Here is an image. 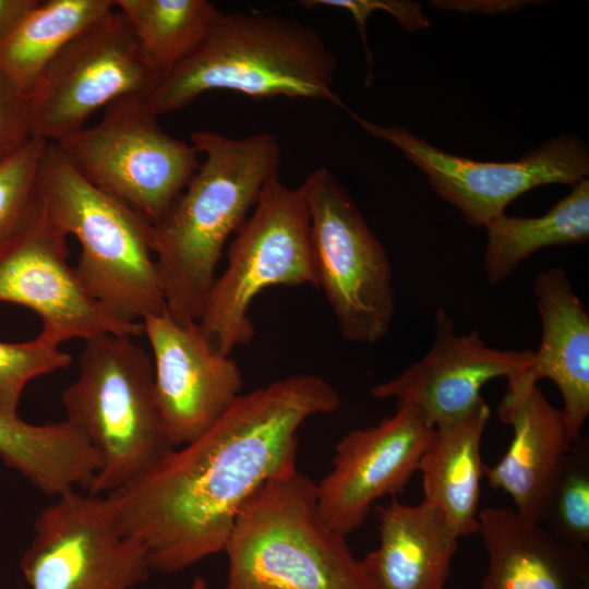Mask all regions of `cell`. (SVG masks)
I'll return each mask as SVG.
<instances>
[{"instance_id": "27", "label": "cell", "mask_w": 589, "mask_h": 589, "mask_svg": "<svg viewBox=\"0 0 589 589\" xmlns=\"http://www.w3.org/2000/svg\"><path fill=\"white\" fill-rule=\"evenodd\" d=\"M47 143L33 139L19 153L0 163V247L41 211L38 173Z\"/></svg>"}, {"instance_id": "28", "label": "cell", "mask_w": 589, "mask_h": 589, "mask_svg": "<svg viewBox=\"0 0 589 589\" xmlns=\"http://www.w3.org/2000/svg\"><path fill=\"white\" fill-rule=\"evenodd\" d=\"M70 363L69 353L39 336L24 342L0 341V410L17 413L24 388L32 380Z\"/></svg>"}, {"instance_id": "9", "label": "cell", "mask_w": 589, "mask_h": 589, "mask_svg": "<svg viewBox=\"0 0 589 589\" xmlns=\"http://www.w3.org/2000/svg\"><path fill=\"white\" fill-rule=\"evenodd\" d=\"M104 109L99 122L56 144L88 183L153 223L197 169V152L160 128L147 97L125 96Z\"/></svg>"}, {"instance_id": "19", "label": "cell", "mask_w": 589, "mask_h": 589, "mask_svg": "<svg viewBox=\"0 0 589 589\" xmlns=\"http://www.w3.org/2000/svg\"><path fill=\"white\" fill-rule=\"evenodd\" d=\"M488 554L480 589H589L586 548L568 544L512 507L479 512Z\"/></svg>"}, {"instance_id": "16", "label": "cell", "mask_w": 589, "mask_h": 589, "mask_svg": "<svg viewBox=\"0 0 589 589\" xmlns=\"http://www.w3.org/2000/svg\"><path fill=\"white\" fill-rule=\"evenodd\" d=\"M435 338L430 350L395 377L374 385L378 399L419 410L434 428L460 418L484 399L482 387L529 368L533 351L490 347L477 330L458 334L445 309L435 311Z\"/></svg>"}, {"instance_id": "14", "label": "cell", "mask_w": 589, "mask_h": 589, "mask_svg": "<svg viewBox=\"0 0 589 589\" xmlns=\"http://www.w3.org/2000/svg\"><path fill=\"white\" fill-rule=\"evenodd\" d=\"M154 368L155 399L168 441L181 447L205 433L242 394L238 362L221 353L197 322L166 311L142 321Z\"/></svg>"}, {"instance_id": "2", "label": "cell", "mask_w": 589, "mask_h": 589, "mask_svg": "<svg viewBox=\"0 0 589 589\" xmlns=\"http://www.w3.org/2000/svg\"><path fill=\"white\" fill-rule=\"evenodd\" d=\"M191 144L204 160L152 223L166 312L180 322L199 321L227 240L278 175L280 163L279 144L268 132L232 139L197 131Z\"/></svg>"}, {"instance_id": "22", "label": "cell", "mask_w": 589, "mask_h": 589, "mask_svg": "<svg viewBox=\"0 0 589 589\" xmlns=\"http://www.w3.org/2000/svg\"><path fill=\"white\" fill-rule=\"evenodd\" d=\"M0 458L53 498L88 489L101 466L97 450L67 420L33 424L1 410Z\"/></svg>"}, {"instance_id": "15", "label": "cell", "mask_w": 589, "mask_h": 589, "mask_svg": "<svg viewBox=\"0 0 589 589\" xmlns=\"http://www.w3.org/2000/svg\"><path fill=\"white\" fill-rule=\"evenodd\" d=\"M433 429L419 410L397 406L377 424L341 437L332 470L316 483L324 521L344 536L360 528L378 500L408 484Z\"/></svg>"}, {"instance_id": "3", "label": "cell", "mask_w": 589, "mask_h": 589, "mask_svg": "<svg viewBox=\"0 0 589 589\" xmlns=\"http://www.w3.org/2000/svg\"><path fill=\"white\" fill-rule=\"evenodd\" d=\"M335 68L321 35L306 25L267 13L220 12L201 44L159 79L148 104L160 116L204 93L229 91L326 100L348 110L333 91Z\"/></svg>"}, {"instance_id": "33", "label": "cell", "mask_w": 589, "mask_h": 589, "mask_svg": "<svg viewBox=\"0 0 589 589\" xmlns=\"http://www.w3.org/2000/svg\"><path fill=\"white\" fill-rule=\"evenodd\" d=\"M207 584L201 576H196L189 589H206Z\"/></svg>"}, {"instance_id": "24", "label": "cell", "mask_w": 589, "mask_h": 589, "mask_svg": "<svg viewBox=\"0 0 589 589\" xmlns=\"http://www.w3.org/2000/svg\"><path fill=\"white\" fill-rule=\"evenodd\" d=\"M115 8V0L40 1L0 47V69L28 96L61 49Z\"/></svg>"}, {"instance_id": "21", "label": "cell", "mask_w": 589, "mask_h": 589, "mask_svg": "<svg viewBox=\"0 0 589 589\" xmlns=\"http://www.w3.org/2000/svg\"><path fill=\"white\" fill-rule=\"evenodd\" d=\"M491 408L483 400L469 413L434 426L418 470L425 502L437 507L460 538L479 530L481 441Z\"/></svg>"}, {"instance_id": "8", "label": "cell", "mask_w": 589, "mask_h": 589, "mask_svg": "<svg viewBox=\"0 0 589 589\" xmlns=\"http://www.w3.org/2000/svg\"><path fill=\"white\" fill-rule=\"evenodd\" d=\"M300 188L310 212L316 287L345 340L375 345L388 334L396 310L387 252L328 169L313 170Z\"/></svg>"}, {"instance_id": "6", "label": "cell", "mask_w": 589, "mask_h": 589, "mask_svg": "<svg viewBox=\"0 0 589 589\" xmlns=\"http://www.w3.org/2000/svg\"><path fill=\"white\" fill-rule=\"evenodd\" d=\"M132 338L101 334L84 340L77 377L61 393L65 420L100 456L91 494L128 485L175 449L156 405L152 357Z\"/></svg>"}, {"instance_id": "30", "label": "cell", "mask_w": 589, "mask_h": 589, "mask_svg": "<svg viewBox=\"0 0 589 589\" xmlns=\"http://www.w3.org/2000/svg\"><path fill=\"white\" fill-rule=\"evenodd\" d=\"M33 139L28 96L0 69V163Z\"/></svg>"}, {"instance_id": "1", "label": "cell", "mask_w": 589, "mask_h": 589, "mask_svg": "<svg viewBox=\"0 0 589 589\" xmlns=\"http://www.w3.org/2000/svg\"><path fill=\"white\" fill-rule=\"evenodd\" d=\"M339 406L335 387L311 373L242 393L196 440L105 495L123 532L146 549L152 570L178 573L224 552L248 500L297 467L301 425Z\"/></svg>"}, {"instance_id": "5", "label": "cell", "mask_w": 589, "mask_h": 589, "mask_svg": "<svg viewBox=\"0 0 589 589\" xmlns=\"http://www.w3.org/2000/svg\"><path fill=\"white\" fill-rule=\"evenodd\" d=\"M38 187L46 217L79 241L74 269L96 301L129 323L166 311L147 218L88 183L56 143L45 146Z\"/></svg>"}, {"instance_id": "32", "label": "cell", "mask_w": 589, "mask_h": 589, "mask_svg": "<svg viewBox=\"0 0 589 589\" xmlns=\"http://www.w3.org/2000/svg\"><path fill=\"white\" fill-rule=\"evenodd\" d=\"M440 2V1H438ZM435 4L433 5H436V7H443V8H447V9H456V10H459V11H462L465 10L466 12H469L471 10L473 11H478L480 8H483V7H486L485 9V13L486 12H496V11H504L505 9H508V10H513V9H516V8H520L522 5H525L526 2H522V1H503V2H497V4H492L493 2H488L489 4H483L482 1L479 2L480 4H474L473 2H467L469 4H466L465 1L464 2H458V1H455V2H448V1H443V2H434Z\"/></svg>"}, {"instance_id": "13", "label": "cell", "mask_w": 589, "mask_h": 589, "mask_svg": "<svg viewBox=\"0 0 589 589\" xmlns=\"http://www.w3.org/2000/svg\"><path fill=\"white\" fill-rule=\"evenodd\" d=\"M67 236L40 213L0 247V302L22 305L41 320L49 344L101 334L136 337L142 323L121 321L96 301L69 264Z\"/></svg>"}, {"instance_id": "20", "label": "cell", "mask_w": 589, "mask_h": 589, "mask_svg": "<svg viewBox=\"0 0 589 589\" xmlns=\"http://www.w3.org/2000/svg\"><path fill=\"white\" fill-rule=\"evenodd\" d=\"M378 546L360 560L370 589H445L459 537L443 513L392 496L376 506Z\"/></svg>"}, {"instance_id": "12", "label": "cell", "mask_w": 589, "mask_h": 589, "mask_svg": "<svg viewBox=\"0 0 589 589\" xmlns=\"http://www.w3.org/2000/svg\"><path fill=\"white\" fill-rule=\"evenodd\" d=\"M348 112L370 135L397 147L473 227H485L531 189L574 185L589 173V152L577 135L555 136L515 161H476L444 152L404 127L381 125Z\"/></svg>"}, {"instance_id": "10", "label": "cell", "mask_w": 589, "mask_h": 589, "mask_svg": "<svg viewBox=\"0 0 589 589\" xmlns=\"http://www.w3.org/2000/svg\"><path fill=\"white\" fill-rule=\"evenodd\" d=\"M20 569L29 589H134L152 570L146 549L123 532L111 500L76 490L36 516Z\"/></svg>"}, {"instance_id": "23", "label": "cell", "mask_w": 589, "mask_h": 589, "mask_svg": "<svg viewBox=\"0 0 589 589\" xmlns=\"http://www.w3.org/2000/svg\"><path fill=\"white\" fill-rule=\"evenodd\" d=\"M483 256L486 281L497 286L536 252L557 245L582 244L589 239V180L572 191L539 217L503 214L486 226Z\"/></svg>"}, {"instance_id": "31", "label": "cell", "mask_w": 589, "mask_h": 589, "mask_svg": "<svg viewBox=\"0 0 589 589\" xmlns=\"http://www.w3.org/2000/svg\"><path fill=\"white\" fill-rule=\"evenodd\" d=\"M39 2L38 0H0V47Z\"/></svg>"}, {"instance_id": "26", "label": "cell", "mask_w": 589, "mask_h": 589, "mask_svg": "<svg viewBox=\"0 0 589 589\" xmlns=\"http://www.w3.org/2000/svg\"><path fill=\"white\" fill-rule=\"evenodd\" d=\"M542 525L568 544L586 548L589 543V445L582 435L553 481Z\"/></svg>"}, {"instance_id": "18", "label": "cell", "mask_w": 589, "mask_h": 589, "mask_svg": "<svg viewBox=\"0 0 589 589\" xmlns=\"http://www.w3.org/2000/svg\"><path fill=\"white\" fill-rule=\"evenodd\" d=\"M497 414L512 426L513 437L500 461L484 468V476L492 489L512 497L521 517L542 524L553 481L577 440L561 409L538 386L516 397H503Z\"/></svg>"}, {"instance_id": "7", "label": "cell", "mask_w": 589, "mask_h": 589, "mask_svg": "<svg viewBox=\"0 0 589 589\" xmlns=\"http://www.w3.org/2000/svg\"><path fill=\"white\" fill-rule=\"evenodd\" d=\"M316 287L310 245V212L300 187L279 176L263 188L227 250V265L216 276L197 324L225 354L249 346L255 335L250 309L275 286Z\"/></svg>"}, {"instance_id": "4", "label": "cell", "mask_w": 589, "mask_h": 589, "mask_svg": "<svg viewBox=\"0 0 589 589\" xmlns=\"http://www.w3.org/2000/svg\"><path fill=\"white\" fill-rule=\"evenodd\" d=\"M346 537L321 516L311 478L297 467L277 474L236 519L225 589H370Z\"/></svg>"}, {"instance_id": "17", "label": "cell", "mask_w": 589, "mask_h": 589, "mask_svg": "<svg viewBox=\"0 0 589 589\" xmlns=\"http://www.w3.org/2000/svg\"><path fill=\"white\" fill-rule=\"evenodd\" d=\"M533 293L541 341L529 368L507 380L504 397L519 396L542 378L552 381L563 399L568 431L578 440L589 416V314L561 267L540 272Z\"/></svg>"}, {"instance_id": "11", "label": "cell", "mask_w": 589, "mask_h": 589, "mask_svg": "<svg viewBox=\"0 0 589 589\" xmlns=\"http://www.w3.org/2000/svg\"><path fill=\"white\" fill-rule=\"evenodd\" d=\"M159 75L116 8L69 41L28 95L34 139L57 143L125 96L149 98Z\"/></svg>"}, {"instance_id": "25", "label": "cell", "mask_w": 589, "mask_h": 589, "mask_svg": "<svg viewBox=\"0 0 589 589\" xmlns=\"http://www.w3.org/2000/svg\"><path fill=\"white\" fill-rule=\"evenodd\" d=\"M159 79L204 39L220 11L206 0H115Z\"/></svg>"}, {"instance_id": "29", "label": "cell", "mask_w": 589, "mask_h": 589, "mask_svg": "<svg viewBox=\"0 0 589 589\" xmlns=\"http://www.w3.org/2000/svg\"><path fill=\"white\" fill-rule=\"evenodd\" d=\"M303 8L313 9L316 7H329L345 10L352 16L362 45L364 47L368 79L370 84L372 53L370 51L366 39V21L369 16L380 10L393 15L397 22L408 32L423 31L430 27L431 22L428 15L424 14L421 3L417 1L405 0H304L300 1Z\"/></svg>"}]
</instances>
